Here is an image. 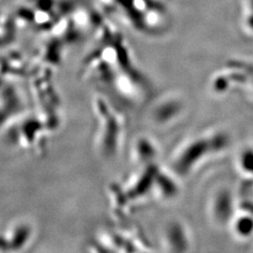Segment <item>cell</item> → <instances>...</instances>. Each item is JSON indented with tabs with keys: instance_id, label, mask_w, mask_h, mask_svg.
<instances>
[{
	"instance_id": "cell-1",
	"label": "cell",
	"mask_w": 253,
	"mask_h": 253,
	"mask_svg": "<svg viewBox=\"0 0 253 253\" xmlns=\"http://www.w3.org/2000/svg\"><path fill=\"white\" fill-rule=\"evenodd\" d=\"M241 1V22L245 30L253 35V0Z\"/></svg>"
}]
</instances>
